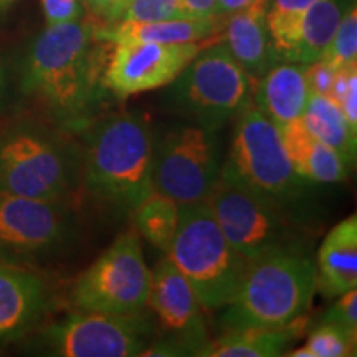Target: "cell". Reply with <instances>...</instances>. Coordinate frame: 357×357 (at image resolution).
<instances>
[{"label": "cell", "instance_id": "37", "mask_svg": "<svg viewBox=\"0 0 357 357\" xmlns=\"http://www.w3.org/2000/svg\"><path fill=\"white\" fill-rule=\"evenodd\" d=\"M8 6H10V0H0V13L6 10Z\"/></svg>", "mask_w": 357, "mask_h": 357}, {"label": "cell", "instance_id": "19", "mask_svg": "<svg viewBox=\"0 0 357 357\" xmlns=\"http://www.w3.org/2000/svg\"><path fill=\"white\" fill-rule=\"evenodd\" d=\"M225 19H176L159 22H116L93 30L96 42L124 43H194L211 38Z\"/></svg>", "mask_w": 357, "mask_h": 357}, {"label": "cell", "instance_id": "30", "mask_svg": "<svg viewBox=\"0 0 357 357\" xmlns=\"http://www.w3.org/2000/svg\"><path fill=\"white\" fill-rule=\"evenodd\" d=\"M319 324H336L341 328L357 331V291H349L339 294L334 305L321 318Z\"/></svg>", "mask_w": 357, "mask_h": 357}, {"label": "cell", "instance_id": "11", "mask_svg": "<svg viewBox=\"0 0 357 357\" xmlns=\"http://www.w3.org/2000/svg\"><path fill=\"white\" fill-rule=\"evenodd\" d=\"M75 235L63 202L0 194V260L32 266L58 255Z\"/></svg>", "mask_w": 357, "mask_h": 357}, {"label": "cell", "instance_id": "17", "mask_svg": "<svg viewBox=\"0 0 357 357\" xmlns=\"http://www.w3.org/2000/svg\"><path fill=\"white\" fill-rule=\"evenodd\" d=\"M310 95L306 65L281 61L253 84L252 102L281 129L301 118Z\"/></svg>", "mask_w": 357, "mask_h": 357}, {"label": "cell", "instance_id": "21", "mask_svg": "<svg viewBox=\"0 0 357 357\" xmlns=\"http://www.w3.org/2000/svg\"><path fill=\"white\" fill-rule=\"evenodd\" d=\"M281 141L294 171L312 184H336L347 177V166L336 151L305 128L301 118L280 129Z\"/></svg>", "mask_w": 357, "mask_h": 357}, {"label": "cell", "instance_id": "32", "mask_svg": "<svg viewBox=\"0 0 357 357\" xmlns=\"http://www.w3.org/2000/svg\"><path fill=\"white\" fill-rule=\"evenodd\" d=\"M337 68L324 63V61H312V63L306 65V79L310 91L314 95L329 96L331 93L334 79H336Z\"/></svg>", "mask_w": 357, "mask_h": 357}, {"label": "cell", "instance_id": "31", "mask_svg": "<svg viewBox=\"0 0 357 357\" xmlns=\"http://www.w3.org/2000/svg\"><path fill=\"white\" fill-rule=\"evenodd\" d=\"M47 25L68 24L86 17L83 0H40Z\"/></svg>", "mask_w": 357, "mask_h": 357}, {"label": "cell", "instance_id": "8", "mask_svg": "<svg viewBox=\"0 0 357 357\" xmlns=\"http://www.w3.org/2000/svg\"><path fill=\"white\" fill-rule=\"evenodd\" d=\"M154 324L144 311L113 314L83 311L65 316L42 329L37 349L58 357H132L154 339Z\"/></svg>", "mask_w": 357, "mask_h": 357}, {"label": "cell", "instance_id": "5", "mask_svg": "<svg viewBox=\"0 0 357 357\" xmlns=\"http://www.w3.org/2000/svg\"><path fill=\"white\" fill-rule=\"evenodd\" d=\"M166 257L205 311H220L234 298L248 265L223 235L207 200L178 205L177 231Z\"/></svg>", "mask_w": 357, "mask_h": 357}, {"label": "cell", "instance_id": "29", "mask_svg": "<svg viewBox=\"0 0 357 357\" xmlns=\"http://www.w3.org/2000/svg\"><path fill=\"white\" fill-rule=\"evenodd\" d=\"M328 98L341 108L347 124L357 132V65L337 68L336 79Z\"/></svg>", "mask_w": 357, "mask_h": 357}, {"label": "cell", "instance_id": "25", "mask_svg": "<svg viewBox=\"0 0 357 357\" xmlns=\"http://www.w3.org/2000/svg\"><path fill=\"white\" fill-rule=\"evenodd\" d=\"M357 331L336 324H319L307 336L306 342L288 357H351L356 356Z\"/></svg>", "mask_w": 357, "mask_h": 357}, {"label": "cell", "instance_id": "16", "mask_svg": "<svg viewBox=\"0 0 357 357\" xmlns=\"http://www.w3.org/2000/svg\"><path fill=\"white\" fill-rule=\"evenodd\" d=\"M266 10L268 0H257L223 22L222 43L253 82L281 63L268 30Z\"/></svg>", "mask_w": 357, "mask_h": 357}, {"label": "cell", "instance_id": "20", "mask_svg": "<svg viewBox=\"0 0 357 357\" xmlns=\"http://www.w3.org/2000/svg\"><path fill=\"white\" fill-rule=\"evenodd\" d=\"M356 0H318L294 25L287 45L280 52V61L310 65L318 61L331 42L344 13Z\"/></svg>", "mask_w": 357, "mask_h": 357}, {"label": "cell", "instance_id": "34", "mask_svg": "<svg viewBox=\"0 0 357 357\" xmlns=\"http://www.w3.org/2000/svg\"><path fill=\"white\" fill-rule=\"evenodd\" d=\"M217 0H182L189 19H213Z\"/></svg>", "mask_w": 357, "mask_h": 357}, {"label": "cell", "instance_id": "26", "mask_svg": "<svg viewBox=\"0 0 357 357\" xmlns=\"http://www.w3.org/2000/svg\"><path fill=\"white\" fill-rule=\"evenodd\" d=\"M318 0H268L266 22L276 55L287 45L300 17Z\"/></svg>", "mask_w": 357, "mask_h": 357}, {"label": "cell", "instance_id": "28", "mask_svg": "<svg viewBox=\"0 0 357 357\" xmlns=\"http://www.w3.org/2000/svg\"><path fill=\"white\" fill-rule=\"evenodd\" d=\"M176 19H189L185 15L182 0H126L116 22H159Z\"/></svg>", "mask_w": 357, "mask_h": 357}, {"label": "cell", "instance_id": "18", "mask_svg": "<svg viewBox=\"0 0 357 357\" xmlns=\"http://www.w3.org/2000/svg\"><path fill=\"white\" fill-rule=\"evenodd\" d=\"M316 291L328 298L357 288V218L349 215L334 225L318 250Z\"/></svg>", "mask_w": 357, "mask_h": 357}, {"label": "cell", "instance_id": "27", "mask_svg": "<svg viewBox=\"0 0 357 357\" xmlns=\"http://www.w3.org/2000/svg\"><path fill=\"white\" fill-rule=\"evenodd\" d=\"M324 63L342 68L347 65H357V8L356 3L344 13L337 25L331 42L328 43L319 58Z\"/></svg>", "mask_w": 357, "mask_h": 357}, {"label": "cell", "instance_id": "24", "mask_svg": "<svg viewBox=\"0 0 357 357\" xmlns=\"http://www.w3.org/2000/svg\"><path fill=\"white\" fill-rule=\"evenodd\" d=\"M137 235L160 252L167 253L178 225V204L153 190L131 212Z\"/></svg>", "mask_w": 357, "mask_h": 357}, {"label": "cell", "instance_id": "7", "mask_svg": "<svg viewBox=\"0 0 357 357\" xmlns=\"http://www.w3.org/2000/svg\"><path fill=\"white\" fill-rule=\"evenodd\" d=\"M253 82L222 42L202 48L169 86L167 105L187 121L212 131L252 102Z\"/></svg>", "mask_w": 357, "mask_h": 357}, {"label": "cell", "instance_id": "3", "mask_svg": "<svg viewBox=\"0 0 357 357\" xmlns=\"http://www.w3.org/2000/svg\"><path fill=\"white\" fill-rule=\"evenodd\" d=\"M314 293V261L300 245L271 248L248 261L217 323L223 331L289 324L305 316Z\"/></svg>", "mask_w": 357, "mask_h": 357}, {"label": "cell", "instance_id": "35", "mask_svg": "<svg viewBox=\"0 0 357 357\" xmlns=\"http://www.w3.org/2000/svg\"><path fill=\"white\" fill-rule=\"evenodd\" d=\"M253 2H257V0H217L215 17H218V19H227L231 13L252 6Z\"/></svg>", "mask_w": 357, "mask_h": 357}, {"label": "cell", "instance_id": "22", "mask_svg": "<svg viewBox=\"0 0 357 357\" xmlns=\"http://www.w3.org/2000/svg\"><path fill=\"white\" fill-rule=\"evenodd\" d=\"M307 321L298 318L284 326L243 328L225 331L205 347V357H278L305 331Z\"/></svg>", "mask_w": 357, "mask_h": 357}, {"label": "cell", "instance_id": "23", "mask_svg": "<svg viewBox=\"0 0 357 357\" xmlns=\"http://www.w3.org/2000/svg\"><path fill=\"white\" fill-rule=\"evenodd\" d=\"M301 123L312 136L336 151L347 167L354 166L357 132L352 131L347 124L344 114L336 102L329 100L328 96L311 93L305 113L301 116Z\"/></svg>", "mask_w": 357, "mask_h": 357}, {"label": "cell", "instance_id": "2", "mask_svg": "<svg viewBox=\"0 0 357 357\" xmlns=\"http://www.w3.org/2000/svg\"><path fill=\"white\" fill-rule=\"evenodd\" d=\"M82 178L111 211L131 213L153 192L155 137L142 114L119 113L88 124Z\"/></svg>", "mask_w": 357, "mask_h": 357}, {"label": "cell", "instance_id": "14", "mask_svg": "<svg viewBox=\"0 0 357 357\" xmlns=\"http://www.w3.org/2000/svg\"><path fill=\"white\" fill-rule=\"evenodd\" d=\"M202 48V42L114 43L101 82L119 100L167 86Z\"/></svg>", "mask_w": 357, "mask_h": 357}, {"label": "cell", "instance_id": "6", "mask_svg": "<svg viewBox=\"0 0 357 357\" xmlns=\"http://www.w3.org/2000/svg\"><path fill=\"white\" fill-rule=\"evenodd\" d=\"M220 178L287 213L296 207L312 184L294 171L280 129L253 102L236 116L234 141L220 167Z\"/></svg>", "mask_w": 357, "mask_h": 357}, {"label": "cell", "instance_id": "9", "mask_svg": "<svg viewBox=\"0 0 357 357\" xmlns=\"http://www.w3.org/2000/svg\"><path fill=\"white\" fill-rule=\"evenodd\" d=\"M151 270L139 235L126 231L75 281L71 300L83 311L137 314L147 307Z\"/></svg>", "mask_w": 357, "mask_h": 357}, {"label": "cell", "instance_id": "13", "mask_svg": "<svg viewBox=\"0 0 357 357\" xmlns=\"http://www.w3.org/2000/svg\"><path fill=\"white\" fill-rule=\"evenodd\" d=\"M207 204L223 235L247 261L271 248L298 245L288 213L242 187L218 178Z\"/></svg>", "mask_w": 357, "mask_h": 357}, {"label": "cell", "instance_id": "1", "mask_svg": "<svg viewBox=\"0 0 357 357\" xmlns=\"http://www.w3.org/2000/svg\"><path fill=\"white\" fill-rule=\"evenodd\" d=\"M95 26L86 17L47 25L22 66L20 86L58 126L83 131L98 98Z\"/></svg>", "mask_w": 357, "mask_h": 357}, {"label": "cell", "instance_id": "38", "mask_svg": "<svg viewBox=\"0 0 357 357\" xmlns=\"http://www.w3.org/2000/svg\"><path fill=\"white\" fill-rule=\"evenodd\" d=\"M12 2H15V0H10V3H12Z\"/></svg>", "mask_w": 357, "mask_h": 357}, {"label": "cell", "instance_id": "4", "mask_svg": "<svg viewBox=\"0 0 357 357\" xmlns=\"http://www.w3.org/2000/svg\"><path fill=\"white\" fill-rule=\"evenodd\" d=\"M82 178V155L56 131L30 121L0 128V194L63 202Z\"/></svg>", "mask_w": 357, "mask_h": 357}, {"label": "cell", "instance_id": "10", "mask_svg": "<svg viewBox=\"0 0 357 357\" xmlns=\"http://www.w3.org/2000/svg\"><path fill=\"white\" fill-rule=\"evenodd\" d=\"M217 131L178 124L155 139L153 189L178 205L204 202L220 178Z\"/></svg>", "mask_w": 357, "mask_h": 357}, {"label": "cell", "instance_id": "15", "mask_svg": "<svg viewBox=\"0 0 357 357\" xmlns=\"http://www.w3.org/2000/svg\"><path fill=\"white\" fill-rule=\"evenodd\" d=\"M48 306L50 294L42 278L0 260V349L32 331Z\"/></svg>", "mask_w": 357, "mask_h": 357}, {"label": "cell", "instance_id": "36", "mask_svg": "<svg viewBox=\"0 0 357 357\" xmlns=\"http://www.w3.org/2000/svg\"><path fill=\"white\" fill-rule=\"evenodd\" d=\"M6 88H7V77H6V71H3V68H2V65H0V102L3 101Z\"/></svg>", "mask_w": 357, "mask_h": 357}, {"label": "cell", "instance_id": "12", "mask_svg": "<svg viewBox=\"0 0 357 357\" xmlns=\"http://www.w3.org/2000/svg\"><path fill=\"white\" fill-rule=\"evenodd\" d=\"M147 306L158 318L162 336L153 339L142 356H202L211 342L205 310L184 275L167 257L151 271Z\"/></svg>", "mask_w": 357, "mask_h": 357}, {"label": "cell", "instance_id": "33", "mask_svg": "<svg viewBox=\"0 0 357 357\" xmlns=\"http://www.w3.org/2000/svg\"><path fill=\"white\" fill-rule=\"evenodd\" d=\"M124 2L126 0H83L84 7L91 13H95L96 17L105 20L106 24H114L118 20Z\"/></svg>", "mask_w": 357, "mask_h": 357}]
</instances>
